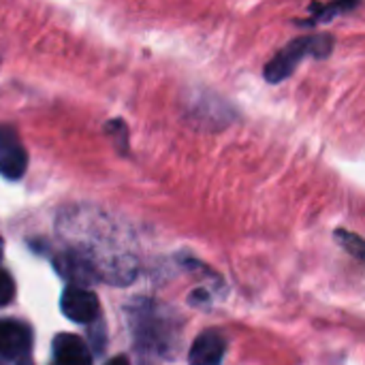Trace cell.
<instances>
[{"label":"cell","instance_id":"obj_1","mask_svg":"<svg viewBox=\"0 0 365 365\" xmlns=\"http://www.w3.org/2000/svg\"><path fill=\"white\" fill-rule=\"evenodd\" d=\"M334 36L331 34H308V36H299L295 41H291L289 45H284L282 49H278V53L265 64L263 75L269 83H280L284 79H289L293 75V71L297 68V64L308 58H327L334 51Z\"/></svg>","mask_w":365,"mask_h":365},{"label":"cell","instance_id":"obj_13","mask_svg":"<svg viewBox=\"0 0 365 365\" xmlns=\"http://www.w3.org/2000/svg\"><path fill=\"white\" fill-rule=\"evenodd\" d=\"M2 248H4V242H2V237H0V259H2Z\"/></svg>","mask_w":365,"mask_h":365},{"label":"cell","instance_id":"obj_2","mask_svg":"<svg viewBox=\"0 0 365 365\" xmlns=\"http://www.w3.org/2000/svg\"><path fill=\"white\" fill-rule=\"evenodd\" d=\"M28 169L26 148L13 126L0 124V175L6 180H19Z\"/></svg>","mask_w":365,"mask_h":365},{"label":"cell","instance_id":"obj_6","mask_svg":"<svg viewBox=\"0 0 365 365\" xmlns=\"http://www.w3.org/2000/svg\"><path fill=\"white\" fill-rule=\"evenodd\" d=\"M56 365H92V357L81 338L73 334H58L53 338Z\"/></svg>","mask_w":365,"mask_h":365},{"label":"cell","instance_id":"obj_10","mask_svg":"<svg viewBox=\"0 0 365 365\" xmlns=\"http://www.w3.org/2000/svg\"><path fill=\"white\" fill-rule=\"evenodd\" d=\"M13 295H15L13 280H11V276L4 269H0V306H6L13 299Z\"/></svg>","mask_w":365,"mask_h":365},{"label":"cell","instance_id":"obj_3","mask_svg":"<svg viewBox=\"0 0 365 365\" xmlns=\"http://www.w3.org/2000/svg\"><path fill=\"white\" fill-rule=\"evenodd\" d=\"M60 308H62L64 317H68L75 323H92L101 312L96 295L86 289H79V287H68L62 293Z\"/></svg>","mask_w":365,"mask_h":365},{"label":"cell","instance_id":"obj_8","mask_svg":"<svg viewBox=\"0 0 365 365\" xmlns=\"http://www.w3.org/2000/svg\"><path fill=\"white\" fill-rule=\"evenodd\" d=\"M359 2H361V0H331V2H327V4H321V2L314 0V2L310 4L312 17H310V19H302V21H297V24H299V26H317V24H321V21H329V19H334V17H338V15H342V13L353 11Z\"/></svg>","mask_w":365,"mask_h":365},{"label":"cell","instance_id":"obj_9","mask_svg":"<svg viewBox=\"0 0 365 365\" xmlns=\"http://www.w3.org/2000/svg\"><path fill=\"white\" fill-rule=\"evenodd\" d=\"M336 242H338L349 255H353L355 259L365 261V240L361 235H357V233H353V231L338 229V231H336Z\"/></svg>","mask_w":365,"mask_h":365},{"label":"cell","instance_id":"obj_7","mask_svg":"<svg viewBox=\"0 0 365 365\" xmlns=\"http://www.w3.org/2000/svg\"><path fill=\"white\" fill-rule=\"evenodd\" d=\"M190 109H192V118L205 122L207 128H216V126H214L216 122H218L220 128H225L231 120L237 118V113L231 109V105H227L225 101H216L214 94H212V96L207 94L205 98H197V101L190 105Z\"/></svg>","mask_w":365,"mask_h":365},{"label":"cell","instance_id":"obj_11","mask_svg":"<svg viewBox=\"0 0 365 365\" xmlns=\"http://www.w3.org/2000/svg\"><path fill=\"white\" fill-rule=\"evenodd\" d=\"M105 365H130V364H128V359H126V357H113L111 361H107Z\"/></svg>","mask_w":365,"mask_h":365},{"label":"cell","instance_id":"obj_5","mask_svg":"<svg viewBox=\"0 0 365 365\" xmlns=\"http://www.w3.org/2000/svg\"><path fill=\"white\" fill-rule=\"evenodd\" d=\"M32 336L24 323L17 321H0V357L15 359L24 357L30 349Z\"/></svg>","mask_w":365,"mask_h":365},{"label":"cell","instance_id":"obj_4","mask_svg":"<svg viewBox=\"0 0 365 365\" xmlns=\"http://www.w3.org/2000/svg\"><path fill=\"white\" fill-rule=\"evenodd\" d=\"M227 353V340L218 331H203L188 351L190 365H220Z\"/></svg>","mask_w":365,"mask_h":365},{"label":"cell","instance_id":"obj_12","mask_svg":"<svg viewBox=\"0 0 365 365\" xmlns=\"http://www.w3.org/2000/svg\"><path fill=\"white\" fill-rule=\"evenodd\" d=\"M17 365H34V364H32L30 359H26V357H24V359H21V361H19V364H17Z\"/></svg>","mask_w":365,"mask_h":365}]
</instances>
